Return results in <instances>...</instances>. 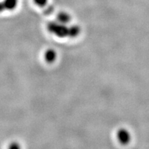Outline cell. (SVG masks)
I'll return each mask as SVG.
<instances>
[{"label":"cell","instance_id":"1","mask_svg":"<svg viewBox=\"0 0 149 149\" xmlns=\"http://www.w3.org/2000/svg\"><path fill=\"white\" fill-rule=\"evenodd\" d=\"M47 29L50 33L59 37H66L70 36V27L66 26L64 24L60 22H51L48 23Z\"/></svg>","mask_w":149,"mask_h":149},{"label":"cell","instance_id":"2","mask_svg":"<svg viewBox=\"0 0 149 149\" xmlns=\"http://www.w3.org/2000/svg\"><path fill=\"white\" fill-rule=\"evenodd\" d=\"M117 137L121 144H128L131 139V135L130 132L125 128H120L117 131Z\"/></svg>","mask_w":149,"mask_h":149},{"label":"cell","instance_id":"3","mask_svg":"<svg viewBox=\"0 0 149 149\" xmlns=\"http://www.w3.org/2000/svg\"><path fill=\"white\" fill-rule=\"evenodd\" d=\"M57 20H58V22H60V23L66 24L69 22L70 20V17L69 15L66 13L62 12L59 13L58 15H57Z\"/></svg>","mask_w":149,"mask_h":149},{"label":"cell","instance_id":"4","mask_svg":"<svg viewBox=\"0 0 149 149\" xmlns=\"http://www.w3.org/2000/svg\"><path fill=\"white\" fill-rule=\"evenodd\" d=\"M3 3L5 7V9L13 10L16 7L17 3V0H4Z\"/></svg>","mask_w":149,"mask_h":149},{"label":"cell","instance_id":"5","mask_svg":"<svg viewBox=\"0 0 149 149\" xmlns=\"http://www.w3.org/2000/svg\"><path fill=\"white\" fill-rule=\"evenodd\" d=\"M56 53L53 50H49L46 52L45 54V59L47 62L52 63L56 59Z\"/></svg>","mask_w":149,"mask_h":149},{"label":"cell","instance_id":"6","mask_svg":"<svg viewBox=\"0 0 149 149\" xmlns=\"http://www.w3.org/2000/svg\"><path fill=\"white\" fill-rule=\"evenodd\" d=\"M80 33V28L77 26H72L70 27V37H74L77 36Z\"/></svg>","mask_w":149,"mask_h":149},{"label":"cell","instance_id":"7","mask_svg":"<svg viewBox=\"0 0 149 149\" xmlns=\"http://www.w3.org/2000/svg\"><path fill=\"white\" fill-rule=\"evenodd\" d=\"M35 3L38 6H45L48 2V0H34Z\"/></svg>","mask_w":149,"mask_h":149},{"label":"cell","instance_id":"8","mask_svg":"<svg viewBox=\"0 0 149 149\" xmlns=\"http://www.w3.org/2000/svg\"><path fill=\"white\" fill-rule=\"evenodd\" d=\"M19 144L17 143H12L10 145V146H9V148H19Z\"/></svg>","mask_w":149,"mask_h":149},{"label":"cell","instance_id":"9","mask_svg":"<svg viewBox=\"0 0 149 149\" xmlns=\"http://www.w3.org/2000/svg\"><path fill=\"white\" fill-rule=\"evenodd\" d=\"M5 9L4 6H3V3H0V12H2V11Z\"/></svg>","mask_w":149,"mask_h":149}]
</instances>
